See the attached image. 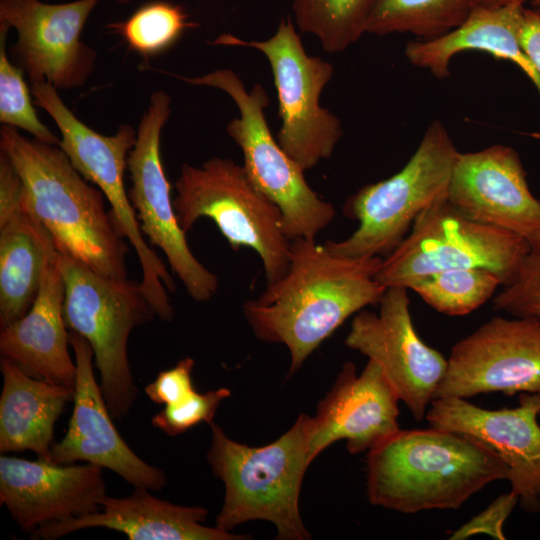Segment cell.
<instances>
[{
	"label": "cell",
	"instance_id": "cell-1",
	"mask_svg": "<svg viewBox=\"0 0 540 540\" xmlns=\"http://www.w3.org/2000/svg\"><path fill=\"white\" fill-rule=\"evenodd\" d=\"M381 257H341L315 240H291L290 263L278 281L243 305L255 336L283 344L296 372L351 315L379 304L386 287L374 278Z\"/></svg>",
	"mask_w": 540,
	"mask_h": 540
},
{
	"label": "cell",
	"instance_id": "cell-2",
	"mask_svg": "<svg viewBox=\"0 0 540 540\" xmlns=\"http://www.w3.org/2000/svg\"><path fill=\"white\" fill-rule=\"evenodd\" d=\"M0 151L23 184V204L50 234L56 250L94 272L126 279L129 246L104 194L88 183L58 145L28 139L3 125Z\"/></svg>",
	"mask_w": 540,
	"mask_h": 540
},
{
	"label": "cell",
	"instance_id": "cell-3",
	"mask_svg": "<svg viewBox=\"0 0 540 540\" xmlns=\"http://www.w3.org/2000/svg\"><path fill=\"white\" fill-rule=\"evenodd\" d=\"M370 503L413 514L458 509L491 482L508 480L509 468L487 444L430 426L398 430L367 452Z\"/></svg>",
	"mask_w": 540,
	"mask_h": 540
},
{
	"label": "cell",
	"instance_id": "cell-4",
	"mask_svg": "<svg viewBox=\"0 0 540 540\" xmlns=\"http://www.w3.org/2000/svg\"><path fill=\"white\" fill-rule=\"evenodd\" d=\"M206 459L225 486L216 527L229 531L248 521L265 520L279 540L311 538L301 518L299 496L312 463L313 417L300 414L291 428L270 444L250 447L230 439L214 421Z\"/></svg>",
	"mask_w": 540,
	"mask_h": 540
},
{
	"label": "cell",
	"instance_id": "cell-5",
	"mask_svg": "<svg viewBox=\"0 0 540 540\" xmlns=\"http://www.w3.org/2000/svg\"><path fill=\"white\" fill-rule=\"evenodd\" d=\"M57 261L66 326L91 345L106 405L112 418L121 420L138 392L127 356L129 335L157 315L140 282L107 278L59 252Z\"/></svg>",
	"mask_w": 540,
	"mask_h": 540
},
{
	"label": "cell",
	"instance_id": "cell-6",
	"mask_svg": "<svg viewBox=\"0 0 540 540\" xmlns=\"http://www.w3.org/2000/svg\"><path fill=\"white\" fill-rule=\"evenodd\" d=\"M459 153L444 125L432 122L400 171L365 185L348 198L345 214L359 226L342 241H327L325 248L341 257H386L406 237L419 214L447 196Z\"/></svg>",
	"mask_w": 540,
	"mask_h": 540
},
{
	"label": "cell",
	"instance_id": "cell-7",
	"mask_svg": "<svg viewBox=\"0 0 540 540\" xmlns=\"http://www.w3.org/2000/svg\"><path fill=\"white\" fill-rule=\"evenodd\" d=\"M173 206L184 232L202 217L210 218L230 247L253 249L267 284L284 276L291 240L285 235L279 207L249 180L242 165L211 157L200 166L183 164L175 182Z\"/></svg>",
	"mask_w": 540,
	"mask_h": 540
},
{
	"label": "cell",
	"instance_id": "cell-8",
	"mask_svg": "<svg viewBox=\"0 0 540 540\" xmlns=\"http://www.w3.org/2000/svg\"><path fill=\"white\" fill-rule=\"evenodd\" d=\"M34 104L45 110L58 127V146L73 166L98 187L110 205V213L120 235L135 250L141 270V286L157 317L172 321L174 309L167 289L175 283L166 265L145 240L125 189L124 174L137 131L122 124L116 133L102 135L80 121L65 105L57 88L46 81L31 83Z\"/></svg>",
	"mask_w": 540,
	"mask_h": 540
},
{
	"label": "cell",
	"instance_id": "cell-9",
	"mask_svg": "<svg viewBox=\"0 0 540 540\" xmlns=\"http://www.w3.org/2000/svg\"><path fill=\"white\" fill-rule=\"evenodd\" d=\"M176 77L191 85L215 87L232 98L239 117L229 121L226 131L242 151L246 175L279 207L288 239L315 240L336 210L308 185L305 171L273 137L265 117L269 98L264 87L257 83L247 90L240 77L227 68L201 76Z\"/></svg>",
	"mask_w": 540,
	"mask_h": 540
},
{
	"label": "cell",
	"instance_id": "cell-10",
	"mask_svg": "<svg viewBox=\"0 0 540 540\" xmlns=\"http://www.w3.org/2000/svg\"><path fill=\"white\" fill-rule=\"evenodd\" d=\"M529 248L518 234L468 218L445 196L419 214L402 242L382 259L374 278L386 288H406L434 272L485 268L504 287L515 279Z\"/></svg>",
	"mask_w": 540,
	"mask_h": 540
},
{
	"label": "cell",
	"instance_id": "cell-11",
	"mask_svg": "<svg viewBox=\"0 0 540 540\" xmlns=\"http://www.w3.org/2000/svg\"><path fill=\"white\" fill-rule=\"evenodd\" d=\"M213 43L250 47L266 56L282 122L276 139L304 171L332 156L343 131L338 117L320 105V95L334 68L323 58L307 54L288 18L281 20L274 35L266 40L245 41L222 34Z\"/></svg>",
	"mask_w": 540,
	"mask_h": 540
},
{
	"label": "cell",
	"instance_id": "cell-12",
	"mask_svg": "<svg viewBox=\"0 0 540 540\" xmlns=\"http://www.w3.org/2000/svg\"><path fill=\"white\" fill-rule=\"evenodd\" d=\"M171 98L162 90L150 97L142 115L136 143L127 159L131 187L130 203L140 229L151 247L165 255L172 272L181 280L188 295L198 302L211 299L217 292L218 277L192 253L186 232L180 227L171 198L160 154V138L171 113Z\"/></svg>",
	"mask_w": 540,
	"mask_h": 540
},
{
	"label": "cell",
	"instance_id": "cell-13",
	"mask_svg": "<svg viewBox=\"0 0 540 540\" xmlns=\"http://www.w3.org/2000/svg\"><path fill=\"white\" fill-rule=\"evenodd\" d=\"M540 392V321L496 316L451 349L435 398Z\"/></svg>",
	"mask_w": 540,
	"mask_h": 540
},
{
	"label": "cell",
	"instance_id": "cell-14",
	"mask_svg": "<svg viewBox=\"0 0 540 540\" xmlns=\"http://www.w3.org/2000/svg\"><path fill=\"white\" fill-rule=\"evenodd\" d=\"M407 288L387 287L379 314L361 310L345 345L376 362L416 421L427 410L447 368V359L416 332Z\"/></svg>",
	"mask_w": 540,
	"mask_h": 540
},
{
	"label": "cell",
	"instance_id": "cell-15",
	"mask_svg": "<svg viewBox=\"0 0 540 540\" xmlns=\"http://www.w3.org/2000/svg\"><path fill=\"white\" fill-rule=\"evenodd\" d=\"M98 2L0 0V26L16 30L14 51L31 83L46 81L57 89L86 83L96 53L81 41V33Z\"/></svg>",
	"mask_w": 540,
	"mask_h": 540
},
{
	"label": "cell",
	"instance_id": "cell-16",
	"mask_svg": "<svg viewBox=\"0 0 540 540\" xmlns=\"http://www.w3.org/2000/svg\"><path fill=\"white\" fill-rule=\"evenodd\" d=\"M68 338L76 364L74 406L67 432L61 441L52 445L49 462L84 461L113 471L134 487L162 490L167 482L165 472L142 460L123 440L112 421L94 376L91 345L71 330Z\"/></svg>",
	"mask_w": 540,
	"mask_h": 540
},
{
	"label": "cell",
	"instance_id": "cell-17",
	"mask_svg": "<svg viewBox=\"0 0 540 540\" xmlns=\"http://www.w3.org/2000/svg\"><path fill=\"white\" fill-rule=\"evenodd\" d=\"M533 394H519L514 408L489 410L467 399L441 397L426 413L430 426L474 437L492 448L509 468L511 489L527 513L540 512V425Z\"/></svg>",
	"mask_w": 540,
	"mask_h": 540
},
{
	"label": "cell",
	"instance_id": "cell-18",
	"mask_svg": "<svg viewBox=\"0 0 540 540\" xmlns=\"http://www.w3.org/2000/svg\"><path fill=\"white\" fill-rule=\"evenodd\" d=\"M447 199L468 218L518 234L529 243L540 235V200L532 194L512 147L460 152Z\"/></svg>",
	"mask_w": 540,
	"mask_h": 540
},
{
	"label": "cell",
	"instance_id": "cell-19",
	"mask_svg": "<svg viewBox=\"0 0 540 540\" xmlns=\"http://www.w3.org/2000/svg\"><path fill=\"white\" fill-rule=\"evenodd\" d=\"M107 496L103 468L95 464L0 457V503L24 532L95 513Z\"/></svg>",
	"mask_w": 540,
	"mask_h": 540
},
{
	"label": "cell",
	"instance_id": "cell-20",
	"mask_svg": "<svg viewBox=\"0 0 540 540\" xmlns=\"http://www.w3.org/2000/svg\"><path fill=\"white\" fill-rule=\"evenodd\" d=\"M399 401L376 362L368 360L359 375L352 362L344 363L313 417L311 461L338 440L346 441L351 454L368 452L385 441L400 430Z\"/></svg>",
	"mask_w": 540,
	"mask_h": 540
},
{
	"label": "cell",
	"instance_id": "cell-21",
	"mask_svg": "<svg viewBox=\"0 0 540 540\" xmlns=\"http://www.w3.org/2000/svg\"><path fill=\"white\" fill-rule=\"evenodd\" d=\"M102 511L42 525L31 539L54 540L87 529L107 528L124 533L130 540H246L215 527L204 526L208 510L201 506H182L161 500L148 489L135 487L122 498L107 496Z\"/></svg>",
	"mask_w": 540,
	"mask_h": 540
},
{
	"label": "cell",
	"instance_id": "cell-22",
	"mask_svg": "<svg viewBox=\"0 0 540 540\" xmlns=\"http://www.w3.org/2000/svg\"><path fill=\"white\" fill-rule=\"evenodd\" d=\"M57 250L47 261L37 296L26 314L1 329L0 353L32 376L75 390L76 364L63 314L65 285Z\"/></svg>",
	"mask_w": 540,
	"mask_h": 540
},
{
	"label": "cell",
	"instance_id": "cell-23",
	"mask_svg": "<svg viewBox=\"0 0 540 540\" xmlns=\"http://www.w3.org/2000/svg\"><path fill=\"white\" fill-rule=\"evenodd\" d=\"M524 5L479 4L457 28L433 40L409 41L405 56L411 64L428 70L436 78L450 75L456 54L479 50L515 63L530 78L540 95V75L520 43Z\"/></svg>",
	"mask_w": 540,
	"mask_h": 540
},
{
	"label": "cell",
	"instance_id": "cell-24",
	"mask_svg": "<svg viewBox=\"0 0 540 540\" xmlns=\"http://www.w3.org/2000/svg\"><path fill=\"white\" fill-rule=\"evenodd\" d=\"M0 397V451L31 450L49 461L54 426L74 390L32 377L14 361L2 357Z\"/></svg>",
	"mask_w": 540,
	"mask_h": 540
},
{
	"label": "cell",
	"instance_id": "cell-25",
	"mask_svg": "<svg viewBox=\"0 0 540 540\" xmlns=\"http://www.w3.org/2000/svg\"><path fill=\"white\" fill-rule=\"evenodd\" d=\"M23 197V196H22ZM48 231L22 203L0 215V326L4 329L32 306L50 256Z\"/></svg>",
	"mask_w": 540,
	"mask_h": 540
},
{
	"label": "cell",
	"instance_id": "cell-26",
	"mask_svg": "<svg viewBox=\"0 0 540 540\" xmlns=\"http://www.w3.org/2000/svg\"><path fill=\"white\" fill-rule=\"evenodd\" d=\"M481 0H378L366 33H411L433 40L460 26Z\"/></svg>",
	"mask_w": 540,
	"mask_h": 540
},
{
	"label": "cell",
	"instance_id": "cell-27",
	"mask_svg": "<svg viewBox=\"0 0 540 540\" xmlns=\"http://www.w3.org/2000/svg\"><path fill=\"white\" fill-rule=\"evenodd\" d=\"M378 0H292L297 27L315 36L329 53L345 51L366 33Z\"/></svg>",
	"mask_w": 540,
	"mask_h": 540
},
{
	"label": "cell",
	"instance_id": "cell-28",
	"mask_svg": "<svg viewBox=\"0 0 540 540\" xmlns=\"http://www.w3.org/2000/svg\"><path fill=\"white\" fill-rule=\"evenodd\" d=\"M500 285L499 276L488 269L457 268L424 275L406 288L440 313L463 316L489 300Z\"/></svg>",
	"mask_w": 540,
	"mask_h": 540
},
{
	"label": "cell",
	"instance_id": "cell-29",
	"mask_svg": "<svg viewBox=\"0 0 540 540\" xmlns=\"http://www.w3.org/2000/svg\"><path fill=\"white\" fill-rule=\"evenodd\" d=\"M191 26L194 25L179 5L155 1L143 5L125 21L109 27L120 34L132 50L153 56L170 48Z\"/></svg>",
	"mask_w": 540,
	"mask_h": 540
},
{
	"label": "cell",
	"instance_id": "cell-30",
	"mask_svg": "<svg viewBox=\"0 0 540 540\" xmlns=\"http://www.w3.org/2000/svg\"><path fill=\"white\" fill-rule=\"evenodd\" d=\"M8 30L0 26V122L24 130L41 142L58 145L60 139L38 118L22 68L8 58Z\"/></svg>",
	"mask_w": 540,
	"mask_h": 540
},
{
	"label": "cell",
	"instance_id": "cell-31",
	"mask_svg": "<svg viewBox=\"0 0 540 540\" xmlns=\"http://www.w3.org/2000/svg\"><path fill=\"white\" fill-rule=\"evenodd\" d=\"M496 311L540 321V235L530 248L515 279L493 299Z\"/></svg>",
	"mask_w": 540,
	"mask_h": 540
},
{
	"label": "cell",
	"instance_id": "cell-32",
	"mask_svg": "<svg viewBox=\"0 0 540 540\" xmlns=\"http://www.w3.org/2000/svg\"><path fill=\"white\" fill-rule=\"evenodd\" d=\"M230 395L231 391L223 387L205 393L195 390L182 402L166 405L152 417V425L169 436H176L201 422L209 424L221 402Z\"/></svg>",
	"mask_w": 540,
	"mask_h": 540
},
{
	"label": "cell",
	"instance_id": "cell-33",
	"mask_svg": "<svg viewBox=\"0 0 540 540\" xmlns=\"http://www.w3.org/2000/svg\"><path fill=\"white\" fill-rule=\"evenodd\" d=\"M518 505V497L512 492L498 496L489 506L455 530L450 540H462L478 534H486L496 540H505L504 523Z\"/></svg>",
	"mask_w": 540,
	"mask_h": 540
},
{
	"label": "cell",
	"instance_id": "cell-34",
	"mask_svg": "<svg viewBox=\"0 0 540 540\" xmlns=\"http://www.w3.org/2000/svg\"><path fill=\"white\" fill-rule=\"evenodd\" d=\"M194 360L186 357L173 368L161 371L144 391L157 404L175 405L188 398L194 391L192 370Z\"/></svg>",
	"mask_w": 540,
	"mask_h": 540
},
{
	"label": "cell",
	"instance_id": "cell-35",
	"mask_svg": "<svg viewBox=\"0 0 540 540\" xmlns=\"http://www.w3.org/2000/svg\"><path fill=\"white\" fill-rule=\"evenodd\" d=\"M520 43L540 75V2L524 9Z\"/></svg>",
	"mask_w": 540,
	"mask_h": 540
},
{
	"label": "cell",
	"instance_id": "cell-36",
	"mask_svg": "<svg viewBox=\"0 0 540 540\" xmlns=\"http://www.w3.org/2000/svg\"><path fill=\"white\" fill-rule=\"evenodd\" d=\"M529 1L540 2V0H481L480 4L487 6L524 5Z\"/></svg>",
	"mask_w": 540,
	"mask_h": 540
},
{
	"label": "cell",
	"instance_id": "cell-37",
	"mask_svg": "<svg viewBox=\"0 0 540 540\" xmlns=\"http://www.w3.org/2000/svg\"><path fill=\"white\" fill-rule=\"evenodd\" d=\"M536 402H537V405H538V410H539V416H540V392L539 393H535L533 394Z\"/></svg>",
	"mask_w": 540,
	"mask_h": 540
},
{
	"label": "cell",
	"instance_id": "cell-38",
	"mask_svg": "<svg viewBox=\"0 0 540 540\" xmlns=\"http://www.w3.org/2000/svg\"><path fill=\"white\" fill-rule=\"evenodd\" d=\"M117 2L121 3V4H125L131 0H116Z\"/></svg>",
	"mask_w": 540,
	"mask_h": 540
}]
</instances>
